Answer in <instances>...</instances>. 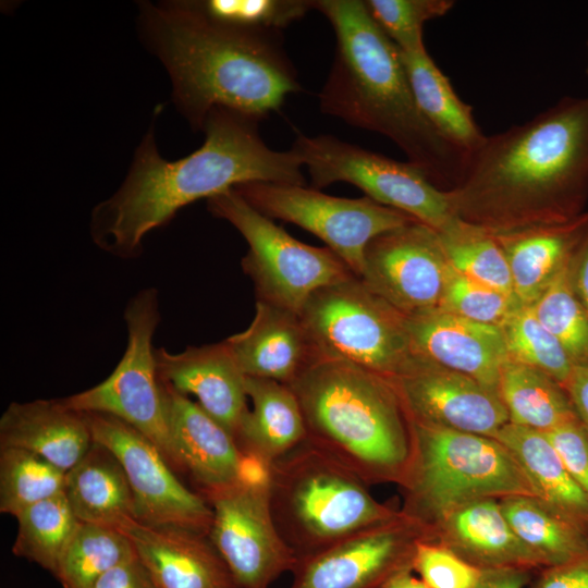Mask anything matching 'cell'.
Instances as JSON below:
<instances>
[{
	"label": "cell",
	"mask_w": 588,
	"mask_h": 588,
	"mask_svg": "<svg viewBox=\"0 0 588 588\" xmlns=\"http://www.w3.org/2000/svg\"><path fill=\"white\" fill-rule=\"evenodd\" d=\"M438 523L446 538L445 546L480 568L539 566L494 499L463 504Z\"/></svg>",
	"instance_id": "obj_25"
},
{
	"label": "cell",
	"mask_w": 588,
	"mask_h": 588,
	"mask_svg": "<svg viewBox=\"0 0 588 588\" xmlns=\"http://www.w3.org/2000/svg\"><path fill=\"white\" fill-rule=\"evenodd\" d=\"M529 568L503 566L482 568L475 588H525L529 583Z\"/></svg>",
	"instance_id": "obj_45"
},
{
	"label": "cell",
	"mask_w": 588,
	"mask_h": 588,
	"mask_svg": "<svg viewBox=\"0 0 588 588\" xmlns=\"http://www.w3.org/2000/svg\"><path fill=\"white\" fill-rule=\"evenodd\" d=\"M65 471L20 448H0V512L22 510L64 491Z\"/></svg>",
	"instance_id": "obj_35"
},
{
	"label": "cell",
	"mask_w": 588,
	"mask_h": 588,
	"mask_svg": "<svg viewBox=\"0 0 588 588\" xmlns=\"http://www.w3.org/2000/svg\"><path fill=\"white\" fill-rule=\"evenodd\" d=\"M257 211L322 240L359 277L371 240L416 219L369 197L344 198L305 185L254 182L234 187Z\"/></svg>",
	"instance_id": "obj_12"
},
{
	"label": "cell",
	"mask_w": 588,
	"mask_h": 588,
	"mask_svg": "<svg viewBox=\"0 0 588 588\" xmlns=\"http://www.w3.org/2000/svg\"><path fill=\"white\" fill-rule=\"evenodd\" d=\"M308 171L313 187L351 183L370 199L404 212L441 232L458 217L450 192L432 184L413 163L343 142L331 135L297 134L292 148Z\"/></svg>",
	"instance_id": "obj_11"
},
{
	"label": "cell",
	"mask_w": 588,
	"mask_h": 588,
	"mask_svg": "<svg viewBox=\"0 0 588 588\" xmlns=\"http://www.w3.org/2000/svg\"><path fill=\"white\" fill-rule=\"evenodd\" d=\"M224 341L246 377L287 385L320 358L299 315L259 301L248 328Z\"/></svg>",
	"instance_id": "obj_22"
},
{
	"label": "cell",
	"mask_w": 588,
	"mask_h": 588,
	"mask_svg": "<svg viewBox=\"0 0 588 588\" xmlns=\"http://www.w3.org/2000/svg\"><path fill=\"white\" fill-rule=\"evenodd\" d=\"M438 234L454 270L514 295L506 255L492 232L457 218Z\"/></svg>",
	"instance_id": "obj_34"
},
{
	"label": "cell",
	"mask_w": 588,
	"mask_h": 588,
	"mask_svg": "<svg viewBox=\"0 0 588 588\" xmlns=\"http://www.w3.org/2000/svg\"><path fill=\"white\" fill-rule=\"evenodd\" d=\"M532 588H588V552L547 567Z\"/></svg>",
	"instance_id": "obj_43"
},
{
	"label": "cell",
	"mask_w": 588,
	"mask_h": 588,
	"mask_svg": "<svg viewBox=\"0 0 588 588\" xmlns=\"http://www.w3.org/2000/svg\"><path fill=\"white\" fill-rule=\"evenodd\" d=\"M135 555L132 541L121 530L81 522L53 575L63 588H94L102 575Z\"/></svg>",
	"instance_id": "obj_32"
},
{
	"label": "cell",
	"mask_w": 588,
	"mask_h": 588,
	"mask_svg": "<svg viewBox=\"0 0 588 588\" xmlns=\"http://www.w3.org/2000/svg\"><path fill=\"white\" fill-rule=\"evenodd\" d=\"M588 228V212L575 220L493 233L506 255L513 292L523 306L542 295Z\"/></svg>",
	"instance_id": "obj_24"
},
{
	"label": "cell",
	"mask_w": 588,
	"mask_h": 588,
	"mask_svg": "<svg viewBox=\"0 0 588 588\" xmlns=\"http://www.w3.org/2000/svg\"><path fill=\"white\" fill-rule=\"evenodd\" d=\"M212 17L228 24L280 32L302 19L313 0H208L200 1Z\"/></svg>",
	"instance_id": "obj_40"
},
{
	"label": "cell",
	"mask_w": 588,
	"mask_h": 588,
	"mask_svg": "<svg viewBox=\"0 0 588 588\" xmlns=\"http://www.w3.org/2000/svg\"><path fill=\"white\" fill-rule=\"evenodd\" d=\"M83 414L93 440L109 449L123 466L133 493L135 520L208 535L212 519L210 505L180 481L147 437L112 415Z\"/></svg>",
	"instance_id": "obj_14"
},
{
	"label": "cell",
	"mask_w": 588,
	"mask_h": 588,
	"mask_svg": "<svg viewBox=\"0 0 588 588\" xmlns=\"http://www.w3.org/2000/svg\"><path fill=\"white\" fill-rule=\"evenodd\" d=\"M391 381L413 422L487 437L510 422L498 392L419 355Z\"/></svg>",
	"instance_id": "obj_17"
},
{
	"label": "cell",
	"mask_w": 588,
	"mask_h": 588,
	"mask_svg": "<svg viewBox=\"0 0 588 588\" xmlns=\"http://www.w3.org/2000/svg\"><path fill=\"white\" fill-rule=\"evenodd\" d=\"M413 569L429 588H475L482 568L427 538L416 543Z\"/></svg>",
	"instance_id": "obj_41"
},
{
	"label": "cell",
	"mask_w": 588,
	"mask_h": 588,
	"mask_svg": "<svg viewBox=\"0 0 588 588\" xmlns=\"http://www.w3.org/2000/svg\"><path fill=\"white\" fill-rule=\"evenodd\" d=\"M83 413L60 399L13 402L0 418V448L32 451L63 471L70 470L93 445Z\"/></svg>",
	"instance_id": "obj_23"
},
{
	"label": "cell",
	"mask_w": 588,
	"mask_h": 588,
	"mask_svg": "<svg viewBox=\"0 0 588 588\" xmlns=\"http://www.w3.org/2000/svg\"><path fill=\"white\" fill-rule=\"evenodd\" d=\"M501 329L510 359L547 373L565 388L575 364L531 306L520 305Z\"/></svg>",
	"instance_id": "obj_37"
},
{
	"label": "cell",
	"mask_w": 588,
	"mask_h": 588,
	"mask_svg": "<svg viewBox=\"0 0 588 588\" xmlns=\"http://www.w3.org/2000/svg\"><path fill=\"white\" fill-rule=\"evenodd\" d=\"M572 280L575 291L588 313V228L573 254Z\"/></svg>",
	"instance_id": "obj_47"
},
{
	"label": "cell",
	"mask_w": 588,
	"mask_h": 588,
	"mask_svg": "<svg viewBox=\"0 0 588 588\" xmlns=\"http://www.w3.org/2000/svg\"><path fill=\"white\" fill-rule=\"evenodd\" d=\"M137 29L167 70L176 109L195 131L215 108L261 120L301 90L280 32L224 23L200 1H143Z\"/></svg>",
	"instance_id": "obj_3"
},
{
	"label": "cell",
	"mask_w": 588,
	"mask_h": 588,
	"mask_svg": "<svg viewBox=\"0 0 588 588\" xmlns=\"http://www.w3.org/2000/svg\"><path fill=\"white\" fill-rule=\"evenodd\" d=\"M162 385L180 471L203 498L241 481L246 456L233 436L188 396Z\"/></svg>",
	"instance_id": "obj_21"
},
{
	"label": "cell",
	"mask_w": 588,
	"mask_h": 588,
	"mask_svg": "<svg viewBox=\"0 0 588 588\" xmlns=\"http://www.w3.org/2000/svg\"><path fill=\"white\" fill-rule=\"evenodd\" d=\"M450 270L438 232L413 221L369 242L359 278L401 314L413 316L440 307Z\"/></svg>",
	"instance_id": "obj_15"
},
{
	"label": "cell",
	"mask_w": 588,
	"mask_h": 588,
	"mask_svg": "<svg viewBox=\"0 0 588 588\" xmlns=\"http://www.w3.org/2000/svg\"><path fill=\"white\" fill-rule=\"evenodd\" d=\"M117 529L132 541L136 555L159 588H238L206 534L149 526L134 518Z\"/></svg>",
	"instance_id": "obj_20"
},
{
	"label": "cell",
	"mask_w": 588,
	"mask_h": 588,
	"mask_svg": "<svg viewBox=\"0 0 588 588\" xmlns=\"http://www.w3.org/2000/svg\"><path fill=\"white\" fill-rule=\"evenodd\" d=\"M565 390L578 419L588 431V364L575 365Z\"/></svg>",
	"instance_id": "obj_46"
},
{
	"label": "cell",
	"mask_w": 588,
	"mask_h": 588,
	"mask_svg": "<svg viewBox=\"0 0 588 588\" xmlns=\"http://www.w3.org/2000/svg\"><path fill=\"white\" fill-rule=\"evenodd\" d=\"M400 53L425 118L448 142L473 154L486 138L474 119L473 108L456 95L426 49L400 50Z\"/></svg>",
	"instance_id": "obj_29"
},
{
	"label": "cell",
	"mask_w": 588,
	"mask_h": 588,
	"mask_svg": "<svg viewBox=\"0 0 588 588\" xmlns=\"http://www.w3.org/2000/svg\"><path fill=\"white\" fill-rule=\"evenodd\" d=\"M405 324L414 354L498 392L501 370L510 359L501 327L441 308L405 316Z\"/></svg>",
	"instance_id": "obj_18"
},
{
	"label": "cell",
	"mask_w": 588,
	"mask_h": 588,
	"mask_svg": "<svg viewBox=\"0 0 588 588\" xmlns=\"http://www.w3.org/2000/svg\"><path fill=\"white\" fill-rule=\"evenodd\" d=\"M207 205L212 216L231 223L245 238L248 250L241 265L259 302L299 315L317 290L354 274L329 247L294 238L234 187L208 198Z\"/></svg>",
	"instance_id": "obj_9"
},
{
	"label": "cell",
	"mask_w": 588,
	"mask_h": 588,
	"mask_svg": "<svg viewBox=\"0 0 588 588\" xmlns=\"http://www.w3.org/2000/svg\"><path fill=\"white\" fill-rule=\"evenodd\" d=\"M367 486L307 439L268 465L271 515L297 560L399 514Z\"/></svg>",
	"instance_id": "obj_6"
},
{
	"label": "cell",
	"mask_w": 588,
	"mask_h": 588,
	"mask_svg": "<svg viewBox=\"0 0 588 588\" xmlns=\"http://www.w3.org/2000/svg\"><path fill=\"white\" fill-rule=\"evenodd\" d=\"M124 321L126 347L111 375L60 401L76 412L103 413L125 421L160 450L174 471H180L152 345L161 321L158 291L146 287L134 294L126 303Z\"/></svg>",
	"instance_id": "obj_10"
},
{
	"label": "cell",
	"mask_w": 588,
	"mask_h": 588,
	"mask_svg": "<svg viewBox=\"0 0 588 588\" xmlns=\"http://www.w3.org/2000/svg\"><path fill=\"white\" fill-rule=\"evenodd\" d=\"M212 511L208 537L238 588H269L297 559L274 525L268 475L243 478L204 497Z\"/></svg>",
	"instance_id": "obj_13"
},
{
	"label": "cell",
	"mask_w": 588,
	"mask_h": 588,
	"mask_svg": "<svg viewBox=\"0 0 588 588\" xmlns=\"http://www.w3.org/2000/svg\"><path fill=\"white\" fill-rule=\"evenodd\" d=\"M63 492L79 522L118 528L134 518L133 493L122 464L95 441L66 471Z\"/></svg>",
	"instance_id": "obj_27"
},
{
	"label": "cell",
	"mask_w": 588,
	"mask_h": 588,
	"mask_svg": "<svg viewBox=\"0 0 588 588\" xmlns=\"http://www.w3.org/2000/svg\"><path fill=\"white\" fill-rule=\"evenodd\" d=\"M519 306L514 295L477 282L451 267L439 308L475 322L501 327Z\"/></svg>",
	"instance_id": "obj_39"
},
{
	"label": "cell",
	"mask_w": 588,
	"mask_h": 588,
	"mask_svg": "<svg viewBox=\"0 0 588 588\" xmlns=\"http://www.w3.org/2000/svg\"><path fill=\"white\" fill-rule=\"evenodd\" d=\"M413 569H404L393 575L382 588H429L421 579L412 574Z\"/></svg>",
	"instance_id": "obj_48"
},
{
	"label": "cell",
	"mask_w": 588,
	"mask_h": 588,
	"mask_svg": "<svg viewBox=\"0 0 588 588\" xmlns=\"http://www.w3.org/2000/svg\"><path fill=\"white\" fill-rule=\"evenodd\" d=\"M17 535L12 553L56 573L59 559L79 525L63 493L17 513Z\"/></svg>",
	"instance_id": "obj_33"
},
{
	"label": "cell",
	"mask_w": 588,
	"mask_h": 588,
	"mask_svg": "<svg viewBox=\"0 0 588 588\" xmlns=\"http://www.w3.org/2000/svg\"><path fill=\"white\" fill-rule=\"evenodd\" d=\"M252 408L245 415L235 441L248 458L269 465L307 438L299 402L282 382L246 377Z\"/></svg>",
	"instance_id": "obj_26"
},
{
	"label": "cell",
	"mask_w": 588,
	"mask_h": 588,
	"mask_svg": "<svg viewBox=\"0 0 588 588\" xmlns=\"http://www.w3.org/2000/svg\"><path fill=\"white\" fill-rule=\"evenodd\" d=\"M94 588H159V586L135 555L102 575Z\"/></svg>",
	"instance_id": "obj_44"
},
{
	"label": "cell",
	"mask_w": 588,
	"mask_h": 588,
	"mask_svg": "<svg viewBox=\"0 0 588 588\" xmlns=\"http://www.w3.org/2000/svg\"><path fill=\"white\" fill-rule=\"evenodd\" d=\"M369 13L401 51L425 50L426 22L445 15L453 0H367Z\"/></svg>",
	"instance_id": "obj_38"
},
{
	"label": "cell",
	"mask_w": 588,
	"mask_h": 588,
	"mask_svg": "<svg viewBox=\"0 0 588 588\" xmlns=\"http://www.w3.org/2000/svg\"><path fill=\"white\" fill-rule=\"evenodd\" d=\"M413 460L403 482L407 514L421 524L439 522L480 499L524 495L537 490L511 452L497 439L411 421Z\"/></svg>",
	"instance_id": "obj_7"
},
{
	"label": "cell",
	"mask_w": 588,
	"mask_h": 588,
	"mask_svg": "<svg viewBox=\"0 0 588 588\" xmlns=\"http://www.w3.org/2000/svg\"><path fill=\"white\" fill-rule=\"evenodd\" d=\"M587 53H588V40H587ZM586 73L588 75V62H587Z\"/></svg>",
	"instance_id": "obj_49"
},
{
	"label": "cell",
	"mask_w": 588,
	"mask_h": 588,
	"mask_svg": "<svg viewBox=\"0 0 588 588\" xmlns=\"http://www.w3.org/2000/svg\"><path fill=\"white\" fill-rule=\"evenodd\" d=\"M499 396L510 422L547 432L577 419L565 388L547 373L509 359L500 373Z\"/></svg>",
	"instance_id": "obj_31"
},
{
	"label": "cell",
	"mask_w": 588,
	"mask_h": 588,
	"mask_svg": "<svg viewBox=\"0 0 588 588\" xmlns=\"http://www.w3.org/2000/svg\"><path fill=\"white\" fill-rule=\"evenodd\" d=\"M512 529L539 566H554L588 552V529L532 497H509L501 503Z\"/></svg>",
	"instance_id": "obj_30"
},
{
	"label": "cell",
	"mask_w": 588,
	"mask_h": 588,
	"mask_svg": "<svg viewBox=\"0 0 588 588\" xmlns=\"http://www.w3.org/2000/svg\"><path fill=\"white\" fill-rule=\"evenodd\" d=\"M573 254L531 307L539 321L558 339L573 363L580 365L588 364V313L573 284Z\"/></svg>",
	"instance_id": "obj_36"
},
{
	"label": "cell",
	"mask_w": 588,
	"mask_h": 588,
	"mask_svg": "<svg viewBox=\"0 0 588 588\" xmlns=\"http://www.w3.org/2000/svg\"><path fill=\"white\" fill-rule=\"evenodd\" d=\"M335 35L334 60L320 110L392 140L442 191L464 180L471 154L442 137L422 114L395 44L365 1L313 0Z\"/></svg>",
	"instance_id": "obj_4"
},
{
	"label": "cell",
	"mask_w": 588,
	"mask_h": 588,
	"mask_svg": "<svg viewBox=\"0 0 588 588\" xmlns=\"http://www.w3.org/2000/svg\"><path fill=\"white\" fill-rule=\"evenodd\" d=\"M492 438L511 452L539 500L588 529V495L568 474L544 432L507 422Z\"/></svg>",
	"instance_id": "obj_28"
},
{
	"label": "cell",
	"mask_w": 588,
	"mask_h": 588,
	"mask_svg": "<svg viewBox=\"0 0 588 588\" xmlns=\"http://www.w3.org/2000/svg\"><path fill=\"white\" fill-rule=\"evenodd\" d=\"M424 524L397 514L329 548L297 560L290 588H382L396 573L413 569Z\"/></svg>",
	"instance_id": "obj_16"
},
{
	"label": "cell",
	"mask_w": 588,
	"mask_h": 588,
	"mask_svg": "<svg viewBox=\"0 0 588 588\" xmlns=\"http://www.w3.org/2000/svg\"><path fill=\"white\" fill-rule=\"evenodd\" d=\"M259 121L215 108L206 119L200 148L174 161L159 155L151 125L124 182L94 207L89 221L93 242L114 257L133 259L142 254L150 231L198 199L245 183L305 185L301 158L292 149L269 148L259 134Z\"/></svg>",
	"instance_id": "obj_1"
},
{
	"label": "cell",
	"mask_w": 588,
	"mask_h": 588,
	"mask_svg": "<svg viewBox=\"0 0 588 588\" xmlns=\"http://www.w3.org/2000/svg\"><path fill=\"white\" fill-rule=\"evenodd\" d=\"M290 387L307 440L367 485L404 482L413 460L412 425L391 379L345 360L319 358Z\"/></svg>",
	"instance_id": "obj_5"
},
{
	"label": "cell",
	"mask_w": 588,
	"mask_h": 588,
	"mask_svg": "<svg viewBox=\"0 0 588 588\" xmlns=\"http://www.w3.org/2000/svg\"><path fill=\"white\" fill-rule=\"evenodd\" d=\"M159 379L196 403L235 439L247 414L246 376L225 341L187 346L180 353L156 348Z\"/></svg>",
	"instance_id": "obj_19"
},
{
	"label": "cell",
	"mask_w": 588,
	"mask_h": 588,
	"mask_svg": "<svg viewBox=\"0 0 588 588\" xmlns=\"http://www.w3.org/2000/svg\"><path fill=\"white\" fill-rule=\"evenodd\" d=\"M563 465L588 495V431L574 419L547 432Z\"/></svg>",
	"instance_id": "obj_42"
},
{
	"label": "cell",
	"mask_w": 588,
	"mask_h": 588,
	"mask_svg": "<svg viewBox=\"0 0 588 588\" xmlns=\"http://www.w3.org/2000/svg\"><path fill=\"white\" fill-rule=\"evenodd\" d=\"M299 317L320 358L345 360L392 379L415 355L405 316L356 274L317 290Z\"/></svg>",
	"instance_id": "obj_8"
},
{
	"label": "cell",
	"mask_w": 588,
	"mask_h": 588,
	"mask_svg": "<svg viewBox=\"0 0 588 588\" xmlns=\"http://www.w3.org/2000/svg\"><path fill=\"white\" fill-rule=\"evenodd\" d=\"M450 195L458 218L492 233L575 220L588 196V96L486 136Z\"/></svg>",
	"instance_id": "obj_2"
}]
</instances>
